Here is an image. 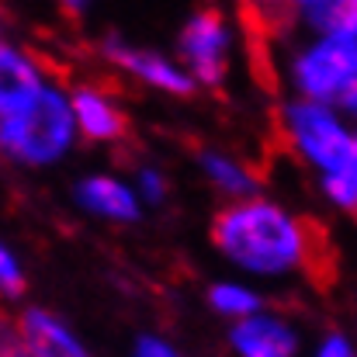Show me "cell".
<instances>
[{
  "label": "cell",
  "instance_id": "cell-1",
  "mask_svg": "<svg viewBox=\"0 0 357 357\" xmlns=\"http://www.w3.org/2000/svg\"><path fill=\"white\" fill-rule=\"evenodd\" d=\"M212 246L233 271L257 281H284L305 274L319 253L316 229L295 208L267 198L264 191L229 202L215 212Z\"/></svg>",
  "mask_w": 357,
  "mask_h": 357
},
{
  "label": "cell",
  "instance_id": "cell-2",
  "mask_svg": "<svg viewBox=\"0 0 357 357\" xmlns=\"http://www.w3.org/2000/svg\"><path fill=\"white\" fill-rule=\"evenodd\" d=\"M278 132L291 156L316 174L319 198L340 212H357V132L337 108L288 98L278 108Z\"/></svg>",
  "mask_w": 357,
  "mask_h": 357
},
{
  "label": "cell",
  "instance_id": "cell-3",
  "mask_svg": "<svg viewBox=\"0 0 357 357\" xmlns=\"http://www.w3.org/2000/svg\"><path fill=\"white\" fill-rule=\"evenodd\" d=\"M77 142L66 87L56 80L0 119V160L21 170H52L77 149Z\"/></svg>",
  "mask_w": 357,
  "mask_h": 357
},
{
  "label": "cell",
  "instance_id": "cell-4",
  "mask_svg": "<svg viewBox=\"0 0 357 357\" xmlns=\"http://www.w3.org/2000/svg\"><path fill=\"white\" fill-rule=\"evenodd\" d=\"M284 77L291 98L337 108L354 119L357 112V31L340 35H302L288 52Z\"/></svg>",
  "mask_w": 357,
  "mask_h": 357
},
{
  "label": "cell",
  "instance_id": "cell-5",
  "mask_svg": "<svg viewBox=\"0 0 357 357\" xmlns=\"http://www.w3.org/2000/svg\"><path fill=\"white\" fill-rule=\"evenodd\" d=\"M233 56H236V28L222 10L198 7L184 17L174 42V59L198 91L222 87L233 70Z\"/></svg>",
  "mask_w": 357,
  "mask_h": 357
},
{
  "label": "cell",
  "instance_id": "cell-6",
  "mask_svg": "<svg viewBox=\"0 0 357 357\" xmlns=\"http://www.w3.org/2000/svg\"><path fill=\"white\" fill-rule=\"evenodd\" d=\"M105 56V63L112 70L125 73L128 80H135L139 87L153 91V94H163V98H191L198 87L191 84V77L181 70V63L153 45H139V42H128L125 35H108L98 49Z\"/></svg>",
  "mask_w": 357,
  "mask_h": 357
},
{
  "label": "cell",
  "instance_id": "cell-7",
  "mask_svg": "<svg viewBox=\"0 0 357 357\" xmlns=\"http://www.w3.org/2000/svg\"><path fill=\"white\" fill-rule=\"evenodd\" d=\"M73 205L108 226H135L146 219V208L139 205L128 177L108 174V170H94L73 181Z\"/></svg>",
  "mask_w": 357,
  "mask_h": 357
},
{
  "label": "cell",
  "instance_id": "cell-8",
  "mask_svg": "<svg viewBox=\"0 0 357 357\" xmlns=\"http://www.w3.org/2000/svg\"><path fill=\"white\" fill-rule=\"evenodd\" d=\"M66 98H70V119L80 142L115 146L128 135V115L108 87L77 84V87H66Z\"/></svg>",
  "mask_w": 357,
  "mask_h": 357
},
{
  "label": "cell",
  "instance_id": "cell-9",
  "mask_svg": "<svg viewBox=\"0 0 357 357\" xmlns=\"http://www.w3.org/2000/svg\"><path fill=\"white\" fill-rule=\"evenodd\" d=\"M14 337L28 357H98L77 326L49 305H24L14 323Z\"/></svg>",
  "mask_w": 357,
  "mask_h": 357
},
{
  "label": "cell",
  "instance_id": "cell-10",
  "mask_svg": "<svg viewBox=\"0 0 357 357\" xmlns=\"http://www.w3.org/2000/svg\"><path fill=\"white\" fill-rule=\"evenodd\" d=\"M226 344L233 357H302L298 326L271 309H260L250 319H239L226 330Z\"/></svg>",
  "mask_w": 357,
  "mask_h": 357
},
{
  "label": "cell",
  "instance_id": "cell-11",
  "mask_svg": "<svg viewBox=\"0 0 357 357\" xmlns=\"http://www.w3.org/2000/svg\"><path fill=\"white\" fill-rule=\"evenodd\" d=\"M45 84H49L45 63L17 38L0 35V119L21 108Z\"/></svg>",
  "mask_w": 357,
  "mask_h": 357
},
{
  "label": "cell",
  "instance_id": "cell-12",
  "mask_svg": "<svg viewBox=\"0 0 357 357\" xmlns=\"http://www.w3.org/2000/svg\"><path fill=\"white\" fill-rule=\"evenodd\" d=\"M195 167H198L202 181H205L219 198H226V205L260 195V174H257L243 156L229 153V149H215V146L198 149Z\"/></svg>",
  "mask_w": 357,
  "mask_h": 357
},
{
  "label": "cell",
  "instance_id": "cell-13",
  "mask_svg": "<svg viewBox=\"0 0 357 357\" xmlns=\"http://www.w3.org/2000/svg\"><path fill=\"white\" fill-rule=\"evenodd\" d=\"M302 35L357 31V0H291L288 14Z\"/></svg>",
  "mask_w": 357,
  "mask_h": 357
},
{
  "label": "cell",
  "instance_id": "cell-14",
  "mask_svg": "<svg viewBox=\"0 0 357 357\" xmlns=\"http://www.w3.org/2000/svg\"><path fill=\"white\" fill-rule=\"evenodd\" d=\"M205 302H208V309H212L219 319H226L229 326L239 323V319L257 316L260 309H267L264 291H260L257 284H250L246 278H219V281H212V284L205 288Z\"/></svg>",
  "mask_w": 357,
  "mask_h": 357
},
{
  "label": "cell",
  "instance_id": "cell-15",
  "mask_svg": "<svg viewBox=\"0 0 357 357\" xmlns=\"http://www.w3.org/2000/svg\"><path fill=\"white\" fill-rule=\"evenodd\" d=\"M128 184H132V191H135V198H139L142 208H163V205L170 202V195H174L167 170L156 167V163H142V167L128 177Z\"/></svg>",
  "mask_w": 357,
  "mask_h": 357
},
{
  "label": "cell",
  "instance_id": "cell-16",
  "mask_svg": "<svg viewBox=\"0 0 357 357\" xmlns=\"http://www.w3.org/2000/svg\"><path fill=\"white\" fill-rule=\"evenodd\" d=\"M24 291H28V267H24L21 253L0 236V298L17 302Z\"/></svg>",
  "mask_w": 357,
  "mask_h": 357
},
{
  "label": "cell",
  "instance_id": "cell-17",
  "mask_svg": "<svg viewBox=\"0 0 357 357\" xmlns=\"http://www.w3.org/2000/svg\"><path fill=\"white\" fill-rule=\"evenodd\" d=\"M128 357H191V354L181 344H174L170 337H163V333H139L132 340Z\"/></svg>",
  "mask_w": 357,
  "mask_h": 357
},
{
  "label": "cell",
  "instance_id": "cell-18",
  "mask_svg": "<svg viewBox=\"0 0 357 357\" xmlns=\"http://www.w3.org/2000/svg\"><path fill=\"white\" fill-rule=\"evenodd\" d=\"M309 357H357V347H354V340H351V333H344V330H326V333L316 337Z\"/></svg>",
  "mask_w": 357,
  "mask_h": 357
},
{
  "label": "cell",
  "instance_id": "cell-19",
  "mask_svg": "<svg viewBox=\"0 0 357 357\" xmlns=\"http://www.w3.org/2000/svg\"><path fill=\"white\" fill-rule=\"evenodd\" d=\"M243 3H246L253 14H260V17H284L291 0H243Z\"/></svg>",
  "mask_w": 357,
  "mask_h": 357
},
{
  "label": "cell",
  "instance_id": "cell-20",
  "mask_svg": "<svg viewBox=\"0 0 357 357\" xmlns=\"http://www.w3.org/2000/svg\"><path fill=\"white\" fill-rule=\"evenodd\" d=\"M0 357H28V351L21 347V340L14 337V326L0 330Z\"/></svg>",
  "mask_w": 357,
  "mask_h": 357
},
{
  "label": "cell",
  "instance_id": "cell-21",
  "mask_svg": "<svg viewBox=\"0 0 357 357\" xmlns=\"http://www.w3.org/2000/svg\"><path fill=\"white\" fill-rule=\"evenodd\" d=\"M59 3H63L66 10H84V7H87L91 0H59Z\"/></svg>",
  "mask_w": 357,
  "mask_h": 357
}]
</instances>
